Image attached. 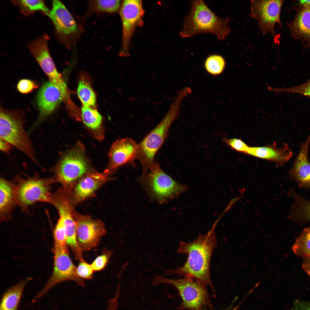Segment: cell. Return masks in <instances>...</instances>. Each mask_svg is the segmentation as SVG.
Listing matches in <instances>:
<instances>
[{
    "mask_svg": "<svg viewBox=\"0 0 310 310\" xmlns=\"http://www.w3.org/2000/svg\"><path fill=\"white\" fill-rule=\"evenodd\" d=\"M56 181L54 176L43 178L36 174L25 178L17 177L14 182L16 205L26 210L37 202L50 203L52 187Z\"/></svg>",
    "mask_w": 310,
    "mask_h": 310,
    "instance_id": "5",
    "label": "cell"
},
{
    "mask_svg": "<svg viewBox=\"0 0 310 310\" xmlns=\"http://www.w3.org/2000/svg\"><path fill=\"white\" fill-rule=\"evenodd\" d=\"M48 17L59 33L70 35L78 31L77 24L72 15L60 1H53L52 8Z\"/></svg>",
    "mask_w": 310,
    "mask_h": 310,
    "instance_id": "17",
    "label": "cell"
},
{
    "mask_svg": "<svg viewBox=\"0 0 310 310\" xmlns=\"http://www.w3.org/2000/svg\"><path fill=\"white\" fill-rule=\"evenodd\" d=\"M54 268L53 273L44 288L34 299L37 300L50 289L59 283L67 280H73L80 285L84 282L76 273V267L73 264L69 255L67 246L54 245Z\"/></svg>",
    "mask_w": 310,
    "mask_h": 310,
    "instance_id": "9",
    "label": "cell"
},
{
    "mask_svg": "<svg viewBox=\"0 0 310 310\" xmlns=\"http://www.w3.org/2000/svg\"><path fill=\"white\" fill-rule=\"evenodd\" d=\"M75 220L77 241L82 251L89 250L96 246L106 232L103 223L81 216Z\"/></svg>",
    "mask_w": 310,
    "mask_h": 310,
    "instance_id": "12",
    "label": "cell"
},
{
    "mask_svg": "<svg viewBox=\"0 0 310 310\" xmlns=\"http://www.w3.org/2000/svg\"><path fill=\"white\" fill-rule=\"evenodd\" d=\"M16 205L14 182L1 178L0 180V217L1 220L9 219Z\"/></svg>",
    "mask_w": 310,
    "mask_h": 310,
    "instance_id": "20",
    "label": "cell"
},
{
    "mask_svg": "<svg viewBox=\"0 0 310 310\" xmlns=\"http://www.w3.org/2000/svg\"><path fill=\"white\" fill-rule=\"evenodd\" d=\"M144 13L142 0L123 1L119 12L123 27L122 42L120 56L127 57L129 55L131 38L135 28L142 25Z\"/></svg>",
    "mask_w": 310,
    "mask_h": 310,
    "instance_id": "11",
    "label": "cell"
},
{
    "mask_svg": "<svg viewBox=\"0 0 310 310\" xmlns=\"http://www.w3.org/2000/svg\"><path fill=\"white\" fill-rule=\"evenodd\" d=\"M223 141L232 148L245 154L246 153L249 147L239 139L224 138L223 139Z\"/></svg>",
    "mask_w": 310,
    "mask_h": 310,
    "instance_id": "33",
    "label": "cell"
},
{
    "mask_svg": "<svg viewBox=\"0 0 310 310\" xmlns=\"http://www.w3.org/2000/svg\"><path fill=\"white\" fill-rule=\"evenodd\" d=\"M67 90L49 81L44 83L37 96V104L41 117L52 113L66 97Z\"/></svg>",
    "mask_w": 310,
    "mask_h": 310,
    "instance_id": "15",
    "label": "cell"
},
{
    "mask_svg": "<svg viewBox=\"0 0 310 310\" xmlns=\"http://www.w3.org/2000/svg\"><path fill=\"white\" fill-rule=\"evenodd\" d=\"M77 93L83 106L90 108L95 106V94L89 84L85 81L81 80L79 82Z\"/></svg>",
    "mask_w": 310,
    "mask_h": 310,
    "instance_id": "26",
    "label": "cell"
},
{
    "mask_svg": "<svg viewBox=\"0 0 310 310\" xmlns=\"http://www.w3.org/2000/svg\"><path fill=\"white\" fill-rule=\"evenodd\" d=\"M236 300V299L235 298L234 299L233 301H232V303L231 304V305L225 310H230V309H231V308L232 307V306H233V304H234V303L235 302V301Z\"/></svg>",
    "mask_w": 310,
    "mask_h": 310,
    "instance_id": "40",
    "label": "cell"
},
{
    "mask_svg": "<svg viewBox=\"0 0 310 310\" xmlns=\"http://www.w3.org/2000/svg\"><path fill=\"white\" fill-rule=\"evenodd\" d=\"M12 146L6 141L0 138V150L5 153L9 152L12 148Z\"/></svg>",
    "mask_w": 310,
    "mask_h": 310,
    "instance_id": "37",
    "label": "cell"
},
{
    "mask_svg": "<svg viewBox=\"0 0 310 310\" xmlns=\"http://www.w3.org/2000/svg\"><path fill=\"white\" fill-rule=\"evenodd\" d=\"M53 236L55 245L67 246L66 228L63 219L59 217L54 230Z\"/></svg>",
    "mask_w": 310,
    "mask_h": 310,
    "instance_id": "29",
    "label": "cell"
},
{
    "mask_svg": "<svg viewBox=\"0 0 310 310\" xmlns=\"http://www.w3.org/2000/svg\"><path fill=\"white\" fill-rule=\"evenodd\" d=\"M16 3L19 5L23 13L25 14H30L38 10L43 11L48 16L50 13V11L42 0H19L16 1Z\"/></svg>",
    "mask_w": 310,
    "mask_h": 310,
    "instance_id": "27",
    "label": "cell"
},
{
    "mask_svg": "<svg viewBox=\"0 0 310 310\" xmlns=\"http://www.w3.org/2000/svg\"><path fill=\"white\" fill-rule=\"evenodd\" d=\"M292 29L297 35L310 42V7H304L299 12Z\"/></svg>",
    "mask_w": 310,
    "mask_h": 310,
    "instance_id": "24",
    "label": "cell"
},
{
    "mask_svg": "<svg viewBox=\"0 0 310 310\" xmlns=\"http://www.w3.org/2000/svg\"><path fill=\"white\" fill-rule=\"evenodd\" d=\"M281 0H252L250 1V16L257 21L262 34L275 36L276 24L281 25L280 15L283 3Z\"/></svg>",
    "mask_w": 310,
    "mask_h": 310,
    "instance_id": "10",
    "label": "cell"
},
{
    "mask_svg": "<svg viewBox=\"0 0 310 310\" xmlns=\"http://www.w3.org/2000/svg\"><path fill=\"white\" fill-rule=\"evenodd\" d=\"M140 182L150 197L160 204L177 197L187 189L186 185L164 173L156 161L142 171Z\"/></svg>",
    "mask_w": 310,
    "mask_h": 310,
    "instance_id": "4",
    "label": "cell"
},
{
    "mask_svg": "<svg viewBox=\"0 0 310 310\" xmlns=\"http://www.w3.org/2000/svg\"><path fill=\"white\" fill-rule=\"evenodd\" d=\"M299 3L304 8L310 7V0H300Z\"/></svg>",
    "mask_w": 310,
    "mask_h": 310,
    "instance_id": "39",
    "label": "cell"
},
{
    "mask_svg": "<svg viewBox=\"0 0 310 310\" xmlns=\"http://www.w3.org/2000/svg\"><path fill=\"white\" fill-rule=\"evenodd\" d=\"M111 252L103 254L97 257L91 264L93 270L99 271L105 266L111 255Z\"/></svg>",
    "mask_w": 310,
    "mask_h": 310,
    "instance_id": "35",
    "label": "cell"
},
{
    "mask_svg": "<svg viewBox=\"0 0 310 310\" xmlns=\"http://www.w3.org/2000/svg\"><path fill=\"white\" fill-rule=\"evenodd\" d=\"M310 143V135L302 142L292 166L288 172L290 178L302 188L310 189V162L308 152Z\"/></svg>",
    "mask_w": 310,
    "mask_h": 310,
    "instance_id": "16",
    "label": "cell"
},
{
    "mask_svg": "<svg viewBox=\"0 0 310 310\" xmlns=\"http://www.w3.org/2000/svg\"><path fill=\"white\" fill-rule=\"evenodd\" d=\"M185 94L179 92L167 113L157 126L138 144L137 158L142 170L148 168L154 162L157 152L166 139L170 128L178 117L180 105Z\"/></svg>",
    "mask_w": 310,
    "mask_h": 310,
    "instance_id": "3",
    "label": "cell"
},
{
    "mask_svg": "<svg viewBox=\"0 0 310 310\" xmlns=\"http://www.w3.org/2000/svg\"><path fill=\"white\" fill-rule=\"evenodd\" d=\"M221 217L218 218L206 233L199 234L189 242H180L177 252L187 255V260L182 266L168 270L169 273L190 277L214 290L210 277V263L217 243L215 228Z\"/></svg>",
    "mask_w": 310,
    "mask_h": 310,
    "instance_id": "1",
    "label": "cell"
},
{
    "mask_svg": "<svg viewBox=\"0 0 310 310\" xmlns=\"http://www.w3.org/2000/svg\"><path fill=\"white\" fill-rule=\"evenodd\" d=\"M26 283V280L21 281L5 291L1 300L0 310H17Z\"/></svg>",
    "mask_w": 310,
    "mask_h": 310,
    "instance_id": "23",
    "label": "cell"
},
{
    "mask_svg": "<svg viewBox=\"0 0 310 310\" xmlns=\"http://www.w3.org/2000/svg\"><path fill=\"white\" fill-rule=\"evenodd\" d=\"M302 265L303 269L310 277V257H303Z\"/></svg>",
    "mask_w": 310,
    "mask_h": 310,
    "instance_id": "38",
    "label": "cell"
},
{
    "mask_svg": "<svg viewBox=\"0 0 310 310\" xmlns=\"http://www.w3.org/2000/svg\"><path fill=\"white\" fill-rule=\"evenodd\" d=\"M293 310H310V303L296 301L294 304Z\"/></svg>",
    "mask_w": 310,
    "mask_h": 310,
    "instance_id": "36",
    "label": "cell"
},
{
    "mask_svg": "<svg viewBox=\"0 0 310 310\" xmlns=\"http://www.w3.org/2000/svg\"><path fill=\"white\" fill-rule=\"evenodd\" d=\"M292 249L297 255L310 257V225L304 229L297 238Z\"/></svg>",
    "mask_w": 310,
    "mask_h": 310,
    "instance_id": "25",
    "label": "cell"
},
{
    "mask_svg": "<svg viewBox=\"0 0 310 310\" xmlns=\"http://www.w3.org/2000/svg\"><path fill=\"white\" fill-rule=\"evenodd\" d=\"M94 271L91 265L85 262L84 260L81 261L76 267L77 274L81 278H91Z\"/></svg>",
    "mask_w": 310,
    "mask_h": 310,
    "instance_id": "32",
    "label": "cell"
},
{
    "mask_svg": "<svg viewBox=\"0 0 310 310\" xmlns=\"http://www.w3.org/2000/svg\"><path fill=\"white\" fill-rule=\"evenodd\" d=\"M268 89L276 92L296 93L310 97V78L305 83L295 87L286 88L268 87Z\"/></svg>",
    "mask_w": 310,
    "mask_h": 310,
    "instance_id": "30",
    "label": "cell"
},
{
    "mask_svg": "<svg viewBox=\"0 0 310 310\" xmlns=\"http://www.w3.org/2000/svg\"><path fill=\"white\" fill-rule=\"evenodd\" d=\"M229 21L227 18L216 15L203 0H193L188 14L184 19L179 35L186 38L208 33L223 40L230 32Z\"/></svg>",
    "mask_w": 310,
    "mask_h": 310,
    "instance_id": "2",
    "label": "cell"
},
{
    "mask_svg": "<svg viewBox=\"0 0 310 310\" xmlns=\"http://www.w3.org/2000/svg\"><path fill=\"white\" fill-rule=\"evenodd\" d=\"M162 284L174 286L182 299L183 307L188 310H202L209 304L206 286L192 278L185 276L173 279L161 276L154 277L153 280L154 285Z\"/></svg>",
    "mask_w": 310,
    "mask_h": 310,
    "instance_id": "8",
    "label": "cell"
},
{
    "mask_svg": "<svg viewBox=\"0 0 310 310\" xmlns=\"http://www.w3.org/2000/svg\"><path fill=\"white\" fill-rule=\"evenodd\" d=\"M288 195L293 200L288 218L300 224L310 221V200L296 193L292 188L289 189Z\"/></svg>",
    "mask_w": 310,
    "mask_h": 310,
    "instance_id": "21",
    "label": "cell"
},
{
    "mask_svg": "<svg viewBox=\"0 0 310 310\" xmlns=\"http://www.w3.org/2000/svg\"><path fill=\"white\" fill-rule=\"evenodd\" d=\"M225 62L221 56L213 55L209 57L206 61L205 67L207 71L213 75H218L223 71Z\"/></svg>",
    "mask_w": 310,
    "mask_h": 310,
    "instance_id": "28",
    "label": "cell"
},
{
    "mask_svg": "<svg viewBox=\"0 0 310 310\" xmlns=\"http://www.w3.org/2000/svg\"><path fill=\"white\" fill-rule=\"evenodd\" d=\"M88 167L84 146L78 142L61 157L53 168L54 176L65 188L85 175Z\"/></svg>",
    "mask_w": 310,
    "mask_h": 310,
    "instance_id": "7",
    "label": "cell"
},
{
    "mask_svg": "<svg viewBox=\"0 0 310 310\" xmlns=\"http://www.w3.org/2000/svg\"><path fill=\"white\" fill-rule=\"evenodd\" d=\"M108 174L90 172L85 174L75 186L74 197L76 202L82 201L91 195L99 187L108 180Z\"/></svg>",
    "mask_w": 310,
    "mask_h": 310,
    "instance_id": "19",
    "label": "cell"
},
{
    "mask_svg": "<svg viewBox=\"0 0 310 310\" xmlns=\"http://www.w3.org/2000/svg\"><path fill=\"white\" fill-rule=\"evenodd\" d=\"M121 3L119 0H98L95 1V7L99 12L113 13L119 10Z\"/></svg>",
    "mask_w": 310,
    "mask_h": 310,
    "instance_id": "31",
    "label": "cell"
},
{
    "mask_svg": "<svg viewBox=\"0 0 310 310\" xmlns=\"http://www.w3.org/2000/svg\"><path fill=\"white\" fill-rule=\"evenodd\" d=\"M38 87V85L32 80L23 79L20 80L17 85V89L19 92L22 94H28Z\"/></svg>",
    "mask_w": 310,
    "mask_h": 310,
    "instance_id": "34",
    "label": "cell"
},
{
    "mask_svg": "<svg viewBox=\"0 0 310 310\" xmlns=\"http://www.w3.org/2000/svg\"><path fill=\"white\" fill-rule=\"evenodd\" d=\"M246 154L273 162L278 166L290 160L293 153L287 144L284 143L279 148L273 145L262 147H249Z\"/></svg>",
    "mask_w": 310,
    "mask_h": 310,
    "instance_id": "18",
    "label": "cell"
},
{
    "mask_svg": "<svg viewBox=\"0 0 310 310\" xmlns=\"http://www.w3.org/2000/svg\"><path fill=\"white\" fill-rule=\"evenodd\" d=\"M138 145L133 140L125 137L113 143L109 153L107 168L104 172L110 175L120 167L137 158Z\"/></svg>",
    "mask_w": 310,
    "mask_h": 310,
    "instance_id": "14",
    "label": "cell"
},
{
    "mask_svg": "<svg viewBox=\"0 0 310 310\" xmlns=\"http://www.w3.org/2000/svg\"><path fill=\"white\" fill-rule=\"evenodd\" d=\"M81 119L85 127L97 140L102 141L104 137V129L102 117L96 109L83 106L81 110Z\"/></svg>",
    "mask_w": 310,
    "mask_h": 310,
    "instance_id": "22",
    "label": "cell"
},
{
    "mask_svg": "<svg viewBox=\"0 0 310 310\" xmlns=\"http://www.w3.org/2000/svg\"><path fill=\"white\" fill-rule=\"evenodd\" d=\"M0 137L38 164L32 142L24 128V119L21 115L15 112L1 110Z\"/></svg>",
    "mask_w": 310,
    "mask_h": 310,
    "instance_id": "6",
    "label": "cell"
},
{
    "mask_svg": "<svg viewBox=\"0 0 310 310\" xmlns=\"http://www.w3.org/2000/svg\"><path fill=\"white\" fill-rule=\"evenodd\" d=\"M48 40L47 35H43L31 42L29 45V49L49 81L62 88H66V85L58 72L50 55Z\"/></svg>",
    "mask_w": 310,
    "mask_h": 310,
    "instance_id": "13",
    "label": "cell"
}]
</instances>
